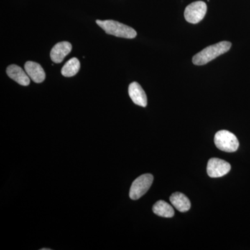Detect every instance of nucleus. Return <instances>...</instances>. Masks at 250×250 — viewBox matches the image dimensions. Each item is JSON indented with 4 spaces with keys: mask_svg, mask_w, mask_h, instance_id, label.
I'll list each match as a JSON object with an SVG mask.
<instances>
[{
    "mask_svg": "<svg viewBox=\"0 0 250 250\" xmlns=\"http://www.w3.org/2000/svg\"><path fill=\"white\" fill-rule=\"evenodd\" d=\"M24 69L28 76L35 83H42L45 79V72L38 62H27L24 64Z\"/></svg>",
    "mask_w": 250,
    "mask_h": 250,
    "instance_id": "nucleus-8",
    "label": "nucleus"
},
{
    "mask_svg": "<svg viewBox=\"0 0 250 250\" xmlns=\"http://www.w3.org/2000/svg\"><path fill=\"white\" fill-rule=\"evenodd\" d=\"M207 11V6L205 2L202 1H195L186 8L184 17L187 22L197 24L204 19Z\"/></svg>",
    "mask_w": 250,
    "mask_h": 250,
    "instance_id": "nucleus-5",
    "label": "nucleus"
},
{
    "mask_svg": "<svg viewBox=\"0 0 250 250\" xmlns=\"http://www.w3.org/2000/svg\"><path fill=\"white\" fill-rule=\"evenodd\" d=\"M72 50V45L67 41L58 42L50 52V58L55 63H61Z\"/></svg>",
    "mask_w": 250,
    "mask_h": 250,
    "instance_id": "nucleus-7",
    "label": "nucleus"
},
{
    "mask_svg": "<svg viewBox=\"0 0 250 250\" xmlns=\"http://www.w3.org/2000/svg\"><path fill=\"white\" fill-rule=\"evenodd\" d=\"M6 74L11 80L17 82L20 85L27 86L30 83L31 79L28 76L27 72L17 65H9L6 69Z\"/></svg>",
    "mask_w": 250,
    "mask_h": 250,
    "instance_id": "nucleus-10",
    "label": "nucleus"
},
{
    "mask_svg": "<svg viewBox=\"0 0 250 250\" xmlns=\"http://www.w3.org/2000/svg\"><path fill=\"white\" fill-rule=\"evenodd\" d=\"M214 142L216 147L223 152H234L239 147L236 136L227 130L218 131L215 135Z\"/></svg>",
    "mask_w": 250,
    "mask_h": 250,
    "instance_id": "nucleus-3",
    "label": "nucleus"
},
{
    "mask_svg": "<svg viewBox=\"0 0 250 250\" xmlns=\"http://www.w3.org/2000/svg\"><path fill=\"white\" fill-rule=\"evenodd\" d=\"M154 181V177L151 174H145L135 179L130 188L129 197L131 200H136L144 195Z\"/></svg>",
    "mask_w": 250,
    "mask_h": 250,
    "instance_id": "nucleus-4",
    "label": "nucleus"
},
{
    "mask_svg": "<svg viewBox=\"0 0 250 250\" xmlns=\"http://www.w3.org/2000/svg\"><path fill=\"white\" fill-rule=\"evenodd\" d=\"M97 24L109 35L124 39H134L137 36V33L133 28L117 21L107 20V21H96Z\"/></svg>",
    "mask_w": 250,
    "mask_h": 250,
    "instance_id": "nucleus-2",
    "label": "nucleus"
},
{
    "mask_svg": "<svg viewBox=\"0 0 250 250\" xmlns=\"http://www.w3.org/2000/svg\"><path fill=\"white\" fill-rule=\"evenodd\" d=\"M231 47V43L228 41H222L215 45L208 46L192 57V62L196 65H205L219 56L228 52Z\"/></svg>",
    "mask_w": 250,
    "mask_h": 250,
    "instance_id": "nucleus-1",
    "label": "nucleus"
},
{
    "mask_svg": "<svg viewBox=\"0 0 250 250\" xmlns=\"http://www.w3.org/2000/svg\"><path fill=\"white\" fill-rule=\"evenodd\" d=\"M153 212L159 216L164 218H172L174 215V210L172 206L163 200H159L153 207Z\"/></svg>",
    "mask_w": 250,
    "mask_h": 250,
    "instance_id": "nucleus-12",
    "label": "nucleus"
},
{
    "mask_svg": "<svg viewBox=\"0 0 250 250\" xmlns=\"http://www.w3.org/2000/svg\"><path fill=\"white\" fill-rule=\"evenodd\" d=\"M231 170V165L227 161L218 158H212L207 165V173L212 178L223 177Z\"/></svg>",
    "mask_w": 250,
    "mask_h": 250,
    "instance_id": "nucleus-6",
    "label": "nucleus"
},
{
    "mask_svg": "<svg viewBox=\"0 0 250 250\" xmlns=\"http://www.w3.org/2000/svg\"><path fill=\"white\" fill-rule=\"evenodd\" d=\"M50 249H47V248H42V249H41V250H49Z\"/></svg>",
    "mask_w": 250,
    "mask_h": 250,
    "instance_id": "nucleus-14",
    "label": "nucleus"
},
{
    "mask_svg": "<svg viewBox=\"0 0 250 250\" xmlns=\"http://www.w3.org/2000/svg\"><path fill=\"white\" fill-rule=\"evenodd\" d=\"M172 205L177 208L179 211L187 212L190 209V202L189 199L182 192H176L172 194L170 197Z\"/></svg>",
    "mask_w": 250,
    "mask_h": 250,
    "instance_id": "nucleus-11",
    "label": "nucleus"
},
{
    "mask_svg": "<svg viewBox=\"0 0 250 250\" xmlns=\"http://www.w3.org/2000/svg\"><path fill=\"white\" fill-rule=\"evenodd\" d=\"M80 62L78 59L74 57L70 59L62 69V76L65 77L75 76L80 71Z\"/></svg>",
    "mask_w": 250,
    "mask_h": 250,
    "instance_id": "nucleus-13",
    "label": "nucleus"
},
{
    "mask_svg": "<svg viewBox=\"0 0 250 250\" xmlns=\"http://www.w3.org/2000/svg\"><path fill=\"white\" fill-rule=\"evenodd\" d=\"M129 95L134 104L142 107H146L147 104V95L142 87L137 82H132L129 86Z\"/></svg>",
    "mask_w": 250,
    "mask_h": 250,
    "instance_id": "nucleus-9",
    "label": "nucleus"
}]
</instances>
